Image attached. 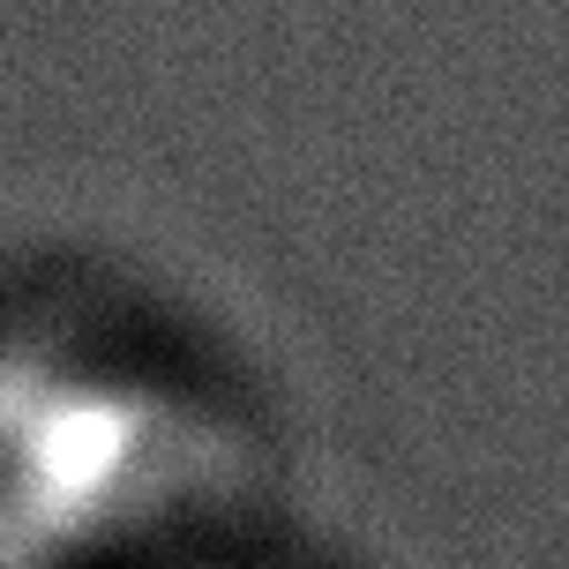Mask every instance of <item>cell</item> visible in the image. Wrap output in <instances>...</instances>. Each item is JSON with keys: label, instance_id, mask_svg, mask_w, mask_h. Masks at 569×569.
I'll return each instance as SVG.
<instances>
[{"label": "cell", "instance_id": "obj_1", "mask_svg": "<svg viewBox=\"0 0 569 569\" xmlns=\"http://www.w3.org/2000/svg\"><path fill=\"white\" fill-rule=\"evenodd\" d=\"M0 569H53V547L38 532H23L8 510H0Z\"/></svg>", "mask_w": 569, "mask_h": 569}]
</instances>
